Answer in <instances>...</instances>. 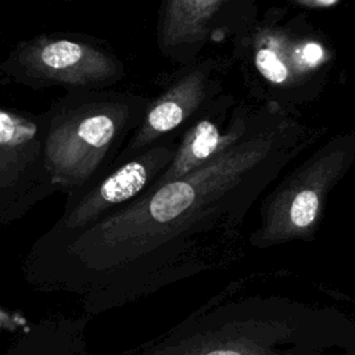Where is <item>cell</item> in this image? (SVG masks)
<instances>
[{"label": "cell", "mask_w": 355, "mask_h": 355, "mask_svg": "<svg viewBox=\"0 0 355 355\" xmlns=\"http://www.w3.org/2000/svg\"><path fill=\"white\" fill-rule=\"evenodd\" d=\"M318 130L268 105L250 132L196 171L150 186L51 255L22 266L44 293H68L96 316L219 268L240 255L252 205Z\"/></svg>", "instance_id": "obj_1"}, {"label": "cell", "mask_w": 355, "mask_h": 355, "mask_svg": "<svg viewBox=\"0 0 355 355\" xmlns=\"http://www.w3.org/2000/svg\"><path fill=\"white\" fill-rule=\"evenodd\" d=\"M132 355H355V316L234 280Z\"/></svg>", "instance_id": "obj_2"}, {"label": "cell", "mask_w": 355, "mask_h": 355, "mask_svg": "<svg viewBox=\"0 0 355 355\" xmlns=\"http://www.w3.org/2000/svg\"><path fill=\"white\" fill-rule=\"evenodd\" d=\"M57 104L43 133L44 166L69 196L90 186L123 137L137 110L132 98L86 90Z\"/></svg>", "instance_id": "obj_3"}, {"label": "cell", "mask_w": 355, "mask_h": 355, "mask_svg": "<svg viewBox=\"0 0 355 355\" xmlns=\"http://www.w3.org/2000/svg\"><path fill=\"white\" fill-rule=\"evenodd\" d=\"M354 162V132L326 141L262 200L250 244L266 250L295 240L313 241L330 191Z\"/></svg>", "instance_id": "obj_4"}, {"label": "cell", "mask_w": 355, "mask_h": 355, "mask_svg": "<svg viewBox=\"0 0 355 355\" xmlns=\"http://www.w3.org/2000/svg\"><path fill=\"white\" fill-rule=\"evenodd\" d=\"M175 148L171 143H154L80 193L69 196L58 220L33 243L22 265L51 255L98 219L143 194L169 165Z\"/></svg>", "instance_id": "obj_5"}, {"label": "cell", "mask_w": 355, "mask_h": 355, "mask_svg": "<svg viewBox=\"0 0 355 355\" xmlns=\"http://www.w3.org/2000/svg\"><path fill=\"white\" fill-rule=\"evenodd\" d=\"M15 80L33 86L97 90L123 78V65L105 50L68 36H37L19 43L0 67Z\"/></svg>", "instance_id": "obj_6"}, {"label": "cell", "mask_w": 355, "mask_h": 355, "mask_svg": "<svg viewBox=\"0 0 355 355\" xmlns=\"http://www.w3.org/2000/svg\"><path fill=\"white\" fill-rule=\"evenodd\" d=\"M209 76L208 67H197L157 97L146 110L140 126L114 164L119 165L130 159L186 122L204 103L211 85Z\"/></svg>", "instance_id": "obj_7"}, {"label": "cell", "mask_w": 355, "mask_h": 355, "mask_svg": "<svg viewBox=\"0 0 355 355\" xmlns=\"http://www.w3.org/2000/svg\"><path fill=\"white\" fill-rule=\"evenodd\" d=\"M258 114L259 111L251 114L237 108L225 126L219 118L198 119L184 133L169 165L151 186L179 179L219 155L250 132Z\"/></svg>", "instance_id": "obj_8"}, {"label": "cell", "mask_w": 355, "mask_h": 355, "mask_svg": "<svg viewBox=\"0 0 355 355\" xmlns=\"http://www.w3.org/2000/svg\"><path fill=\"white\" fill-rule=\"evenodd\" d=\"M225 0H164L157 39L159 50L169 57L198 49L205 40L211 21Z\"/></svg>", "instance_id": "obj_9"}, {"label": "cell", "mask_w": 355, "mask_h": 355, "mask_svg": "<svg viewBox=\"0 0 355 355\" xmlns=\"http://www.w3.org/2000/svg\"><path fill=\"white\" fill-rule=\"evenodd\" d=\"M87 315H54L32 324L1 355H93L86 340Z\"/></svg>", "instance_id": "obj_10"}, {"label": "cell", "mask_w": 355, "mask_h": 355, "mask_svg": "<svg viewBox=\"0 0 355 355\" xmlns=\"http://www.w3.org/2000/svg\"><path fill=\"white\" fill-rule=\"evenodd\" d=\"M43 133L32 119L0 108V187L14 184L36 159Z\"/></svg>", "instance_id": "obj_11"}, {"label": "cell", "mask_w": 355, "mask_h": 355, "mask_svg": "<svg viewBox=\"0 0 355 355\" xmlns=\"http://www.w3.org/2000/svg\"><path fill=\"white\" fill-rule=\"evenodd\" d=\"M291 46L277 32H268L257 39L255 64L259 72L273 83H287L293 79L300 62L290 54Z\"/></svg>", "instance_id": "obj_12"}]
</instances>
